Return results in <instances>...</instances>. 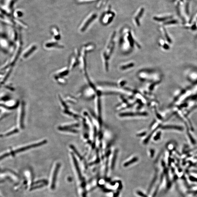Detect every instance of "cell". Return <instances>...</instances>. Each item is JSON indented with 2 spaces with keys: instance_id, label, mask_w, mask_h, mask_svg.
I'll return each mask as SVG.
<instances>
[{
  "instance_id": "obj_4",
  "label": "cell",
  "mask_w": 197,
  "mask_h": 197,
  "mask_svg": "<svg viewBox=\"0 0 197 197\" xmlns=\"http://www.w3.org/2000/svg\"><path fill=\"white\" fill-rule=\"evenodd\" d=\"M72 159L73 161V163H74V165H75V167L76 170V171L77 175L78 176L80 180L81 181V187L83 189V195H82V197H86V189H85V180L82 177V174H81V171H80V169L79 167V165H78V163L75 157L73 156H72Z\"/></svg>"
},
{
  "instance_id": "obj_2",
  "label": "cell",
  "mask_w": 197,
  "mask_h": 197,
  "mask_svg": "<svg viewBox=\"0 0 197 197\" xmlns=\"http://www.w3.org/2000/svg\"><path fill=\"white\" fill-rule=\"evenodd\" d=\"M116 33L113 32L108 40L105 48L102 53V60L104 69L107 72L109 70V61L110 59L115 46Z\"/></svg>"
},
{
  "instance_id": "obj_8",
  "label": "cell",
  "mask_w": 197,
  "mask_h": 197,
  "mask_svg": "<svg viewBox=\"0 0 197 197\" xmlns=\"http://www.w3.org/2000/svg\"><path fill=\"white\" fill-rule=\"evenodd\" d=\"M135 66V63L132 61H129L124 63L120 65L119 68L121 71H124L133 68Z\"/></svg>"
},
{
  "instance_id": "obj_12",
  "label": "cell",
  "mask_w": 197,
  "mask_h": 197,
  "mask_svg": "<svg viewBox=\"0 0 197 197\" xmlns=\"http://www.w3.org/2000/svg\"><path fill=\"white\" fill-rule=\"evenodd\" d=\"M161 31L162 36L163 37L162 38L167 43L171 44V39L165 29L163 28H162L161 29Z\"/></svg>"
},
{
  "instance_id": "obj_5",
  "label": "cell",
  "mask_w": 197,
  "mask_h": 197,
  "mask_svg": "<svg viewBox=\"0 0 197 197\" xmlns=\"http://www.w3.org/2000/svg\"><path fill=\"white\" fill-rule=\"evenodd\" d=\"M60 166V164L58 163L57 164L54 171L53 172L51 184V188L52 189H54L55 188L56 181L57 178V174Z\"/></svg>"
},
{
  "instance_id": "obj_20",
  "label": "cell",
  "mask_w": 197,
  "mask_h": 197,
  "mask_svg": "<svg viewBox=\"0 0 197 197\" xmlns=\"http://www.w3.org/2000/svg\"><path fill=\"white\" fill-rule=\"evenodd\" d=\"M154 150L153 149L150 150L151 156V157H153V156L154 154Z\"/></svg>"
},
{
  "instance_id": "obj_14",
  "label": "cell",
  "mask_w": 197,
  "mask_h": 197,
  "mask_svg": "<svg viewBox=\"0 0 197 197\" xmlns=\"http://www.w3.org/2000/svg\"><path fill=\"white\" fill-rule=\"evenodd\" d=\"M162 128L163 129H175L180 131H182L183 130L181 127L175 125H165L162 126Z\"/></svg>"
},
{
  "instance_id": "obj_13",
  "label": "cell",
  "mask_w": 197,
  "mask_h": 197,
  "mask_svg": "<svg viewBox=\"0 0 197 197\" xmlns=\"http://www.w3.org/2000/svg\"><path fill=\"white\" fill-rule=\"evenodd\" d=\"M52 33L53 36V38L55 39V40H59L61 38L59 30L58 31V29H56L55 28L52 29Z\"/></svg>"
},
{
  "instance_id": "obj_18",
  "label": "cell",
  "mask_w": 197,
  "mask_h": 197,
  "mask_svg": "<svg viewBox=\"0 0 197 197\" xmlns=\"http://www.w3.org/2000/svg\"><path fill=\"white\" fill-rule=\"evenodd\" d=\"M126 81L124 80H121L118 82L119 86L120 87H123L124 85H126Z\"/></svg>"
},
{
  "instance_id": "obj_17",
  "label": "cell",
  "mask_w": 197,
  "mask_h": 197,
  "mask_svg": "<svg viewBox=\"0 0 197 197\" xmlns=\"http://www.w3.org/2000/svg\"><path fill=\"white\" fill-rule=\"evenodd\" d=\"M161 132L159 131V132H158L155 135V136L154 137V140L155 141L159 140L160 139V137H161Z\"/></svg>"
},
{
  "instance_id": "obj_16",
  "label": "cell",
  "mask_w": 197,
  "mask_h": 197,
  "mask_svg": "<svg viewBox=\"0 0 197 197\" xmlns=\"http://www.w3.org/2000/svg\"><path fill=\"white\" fill-rule=\"evenodd\" d=\"M117 153H118V150H116L114 154V157H113V159H112V167L113 168L114 166L115 163L116 158V156H117Z\"/></svg>"
},
{
  "instance_id": "obj_6",
  "label": "cell",
  "mask_w": 197,
  "mask_h": 197,
  "mask_svg": "<svg viewBox=\"0 0 197 197\" xmlns=\"http://www.w3.org/2000/svg\"><path fill=\"white\" fill-rule=\"evenodd\" d=\"M69 72V69L67 68H63L58 71L55 73L54 77L55 80L59 78H64V77L67 75Z\"/></svg>"
},
{
  "instance_id": "obj_9",
  "label": "cell",
  "mask_w": 197,
  "mask_h": 197,
  "mask_svg": "<svg viewBox=\"0 0 197 197\" xmlns=\"http://www.w3.org/2000/svg\"><path fill=\"white\" fill-rule=\"evenodd\" d=\"M147 114L146 112H137V113H133V112H129V113H122L119 114V116L121 117H127V116H147Z\"/></svg>"
},
{
  "instance_id": "obj_15",
  "label": "cell",
  "mask_w": 197,
  "mask_h": 197,
  "mask_svg": "<svg viewBox=\"0 0 197 197\" xmlns=\"http://www.w3.org/2000/svg\"><path fill=\"white\" fill-rule=\"evenodd\" d=\"M138 160V158L136 157L133 158L131 159L130 161L127 162H125L124 164V166H125V167H127V166L130 165V164H132V163L135 162L137 161Z\"/></svg>"
},
{
  "instance_id": "obj_3",
  "label": "cell",
  "mask_w": 197,
  "mask_h": 197,
  "mask_svg": "<svg viewBox=\"0 0 197 197\" xmlns=\"http://www.w3.org/2000/svg\"><path fill=\"white\" fill-rule=\"evenodd\" d=\"M137 77L143 82H161L162 76L157 70L151 69H144L139 70L137 73Z\"/></svg>"
},
{
  "instance_id": "obj_19",
  "label": "cell",
  "mask_w": 197,
  "mask_h": 197,
  "mask_svg": "<svg viewBox=\"0 0 197 197\" xmlns=\"http://www.w3.org/2000/svg\"><path fill=\"white\" fill-rule=\"evenodd\" d=\"M146 133L145 132H142V133L138 134H137V136H138V137H142V136L145 135H146Z\"/></svg>"
},
{
  "instance_id": "obj_10",
  "label": "cell",
  "mask_w": 197,
  "mask_h": 197,
  "mask_svg": "<svg viewBox=\"0 0 197 197\" xmlns=\"http://www.w3.org/2000/svg\"><path fill=\"white\" fill-rule=\"evenodd\" d=\"M167 43H168L162 38L159 39L158 41L159 45L163 50L167 51L169 49V46L168 45Z\"/></svg>"
},
{
  "instance_id": "obj_7",
  "label": "cell",
  "mask_w": 197,
  "mask_h": 197,
  "mask_svg": "<svg viewBox=\"0 0 197 197\" xmlns=\"http://www.w3.org/2000/svg\"><path fill=\"white\" fill-rule=\"evenodd\" d=\"M77 51L75 52V53L74 55H73L70 57V61H69V69L72 70L73 68L75 67L77 64L78 63V59L77 57L78 56V55L76 54Z\"/></svg>"
},
{
  "instance_id": "obj_1",
  "label": "cell",
  "mask_w": 197,
  "mask_h": 197,
  "mask_svg": "<svg viewBox=\"0 0 197 197\" xmlns=\"http://www.w3.org/2000/svg\"><path fill=\"white\" fill-rule=\"evenodd\" d=\"M118 43L120 50L125 55L131 53L135 47L141 48V46L135 39L132 31L128 28L121 30Z\"/></svg>"
},
{
  "instance_id": "obj_11",
  "label": "cell",
  "mask_w": 197,
  "mask_h": 197,
  "mask_svg": "<svg viewBox=\"0 0 197 197\" xmlns=\"http://www.w3.org/2000/svg\"><path fill=\"white\" fill-rule=\"evenodd\" d=\"M45 48H62V46L59 44L56 41H49L45 44Z\"/></svg>"
}]
</instances>
